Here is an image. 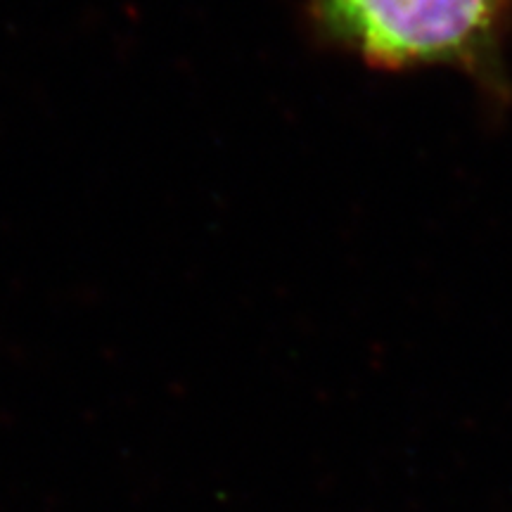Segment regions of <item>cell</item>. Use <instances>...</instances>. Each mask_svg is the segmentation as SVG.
Instances as JSON below:
<instances>
[{
	"label": "cell",
	"instance_id": "obj_1",
	"mask_svg": "<svg viewBox=\"0 0 512 512\" xmlns=\"http://www.w3.org/2000/svg\"><path fill=\"white\" fill-rule=\"evenodd\" d=\"M313 15L332 41L375 67L477 69L494 57L508 0H313Z\"/></svg>",
	"mask_w": 512,
	"mask_h": 512
}]
</instances>
